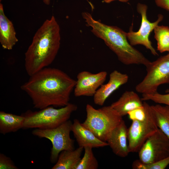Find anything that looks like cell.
Returning <instances> with one entry per match:
<instances>
[{
    "label": "cell",
    "instance_id": "6",
    "mask_svg": "<svg viewBox=\"0 0 169 169\" xmlns=\"http://www.w3.org/2000/svg\"><path fill=\"white\" fill-rule=\"evenodd\" d=\"M72 123L69 120L58 127L51 129H36L32 134L40 138L49 140L52 144L50 161L52 163L56 162L60 153L64 150L74 149V140L71 138Z\"/></svg>",
    "mask_w": 169,
    "mask_h": 169
},
{
    "label": "cell",
    "instance_id": "9",
    "mask_svg": "<svg viewBox=\"0 0 169 169\" xmlns=\"http://www.w3.org/2000/svg\"><path fill=\"white\" fill-rule=\"evenodd\" d=\"M142 163H153L169 156V140L161 131L158 130L144 143L138 151Z\"/></svg>",
    "mask_w": 169,
    "mask_h": 169
},
{
    "label": "cell",
    "instance_id": "17",
    "mask_svg": "<svg viewBox=\"0 0 169 169\" xmlns=\"http://www.w3.org/2000/svg\"><path fill=\"white\" fill-rule=\"evenodd\" d=\"M84 148L79 147L73 150H64L59 154L52 169H75L81 159Z\"/></svg>",
    "mask_w": 169,
    "mask_h": 169
},
{
    "label": "cell",
    "instance_id": "2",
    "mask_svg": "<svg viewBox=\"0 0 169 169\" xmlns=\"http://www.w3.org/2000/svg\"><path fill=\"white\" fill-rule=\"evenodd\" d=\"M59 25L54 16L46 20L35 33L25 54V68L30 76L54 60L60 46Z\"/></svg>",
    "mask_w": 169,
    "mask_h": 169
},
{
    "label": "cell",
    "instance_id": "25",
    "mask_svg": "<svg viewBox=\"0 0 169 169\" xmlns=\"http://www.w3.org/2000/svg\"><path fill=\"white\" fill-rule=\"evenodd\" d=\"M0 169H18L13 161L9 157L4 154H0Z\"/></svg>",
    "mask_w": 169,
    "mask_h": 169
},
{
    "label": "cell",
    "instance_id": "14",
    "mask_svg": "<svg viewBox=\"0 0 169 169\" xmlns=\"http://www.w3.org/2000/svg\"><path fill=\"white\" fill-rule=\"evenodd\" d=\"M72 131L79 147H89L92 148L108 146L106 142L98 139L90 131L84 126L77 119L74 120Z\"/></svg>",
    "mask_w": 169,
    "mask_h": 169
},
{
    "label": "cell",
    "instance_id": "8",
    "mask_svg": "<svg viewBox=\"0 0 169 169\" xmlns=\"http://www.w3.org/2000/svg\"><path fill=\"white\" fill-rule=\"evenodd\" d=\"M146 117L142 120H133L128 129L127 140L130 152H138L145 141L158 129L151 105L143 102Z\"/></svg>",
    "mask_w": 169,
    "mask_h": 169
},
{
    "label": "cell",
    "instance_id": "5",
    "mask_svg": "<svg viewBox=\"0 0 169 169\" xmlns=\"http://www.w3.org/2000/svg\"><path fill=\"white\" fill-rule=\"evenodd\" d=\"M86 117L82 123L102 141L106 142L111 132L123 120L121 116L110 105L95 109L87 104Z\"/></svg>",
    "mask_w": 169,
    "mask_h": 169
},
{
    "label": "cell",
    "instance_id": "22",
    "mask_svg": "<svg viewBox=\"0 0 169 169\" xmlns=\"http://www.w3.org/2000/svg\"><path fill=\"white\" fill-rule=\"evenodd\" d=\"M169 165V156L158 161L148 164L141 162L139 160H135L132 164L134 169H164Z\"/></svg>",
    "mask_w": 169,
    "mask_h": 169
},
{
    "label": "cell",
    "instance_id": "26",
    "mask_svg": "<svg viewBox=\"0 0 169 169\" xmlns=\"http://www.w3.org/2000/svg\"><path fill=\"white\" fill-rule=\"evenodd\" d=\"M159 7L169 11V0H155Z\"/></svg>",
    "mask_w": 169,
    "mask_h": 169
},
{
    "label": "cell",
    "instance_id": "30",
    "mask_svg": "<svg viewBox=\"0 0 169 169\" xmlns=\"http://www.w3.org/2000/svg\"><path fill=\"white\" fill-rule=\"evenodd\" d=\"M168 53H169V51Z\"/></svg>",
    "mask_w": 169,
    "mask_h": 169
},
{
    "label": "cell",
    "instance_id": "1",
    "mask_svg": "<svg viewBox=\"0 0 169 169\" xmlns=\"http://www.w3.org/2000/svg\"><path fill=\"white\" fill-rule=\"evenodd\" d=\"M76 83L63 71L47 67L30 76L21 88L30 98L34 108L40 110L67 105Z\"/></svg>",
    "mask_w": 169,
    "mask_h": 169
},
{
    "label": "cell",
    "instance_id": "24",
    "mask_svg": "<svg viewBox=\"0 0 169 169\" xmlns=\"http://www.w3.org/2000/svg\"><path fill=\"white\" fill-rule=\"evenodd\" d=\"M127 115L129 119L132 121L144 120L146 117V113L144 105L129 111Z\"/></svg>",
    "mask_w": 169,
    "mask_h": 169
},
{
    "label": "cell",
    "instance_id": "10",
    "mask_svg": "<svg viewBox=\"0 0 169 169\" xmlns=\"http://www.w3.org/2000/svg\"><path fill=\"white\" fill-rule=\"evenodd\" d=\"M147 6L146 5L140 3L137 4V11L141 14V25L137 32H134L132 29H130L127 33V38L132 46L142 45L149 50L153 55L156 56L158 55V53L152 46L149 37L151 33L163 20V16L160 14L156 21L151 22L147 18Z\"/></svg>",
    "mask_w": 169,
    "mask_h": 169
},
{
    "label": "cell",
    "instance_id": "28",
    "mask_svg": "<svg viewBox=\"0 0 169 169\" xmlns=\"http://www.w3.org/2000/svg\"><path fill=\"white\" fill-rule=\"evenodd\" d=\"M43 3L46 5H49L50 4V0H43Z\"/></svg>",
    "mask_w": 169,
    "mask_h": 169
},
{
    "label": "cell",
    "instance_id": "18",
    "mask_svg": "<svg viewBox=\"0 0 169 169\" xmlns=\"http://www.w3.org/2000/svg\"><path fill=\"white\" fill-rule=\"evenodd\" d=\"M24 119V117L22 115H19L0 111V133L5 135L15 132L23 128Z\"/></svg>",
    "mask_w": 169,
    "mask_h": 169
},
{
    "label": "cell",
    "instance_id": "29",
    "mask_svg": "<svg viewBox=\"0 0 169 169\" xmlns=\"http://www.w3.org/2000/svg\"><path fill=\"white\" fill-rule=\"evenodd\" d=\"M2 0H0V2H1Z\"/></svg>",
    "mask_w": 169,
    "mask_h": 169
},
{
    "label": "cell",
    "instance_id": "16",
    "mask_svg": "<svg viewBox=\"0 0 169 169\" xmlns=\"http://www.w3.org/2000/svg\"><path fill=\"white\" fill-rule=\"evenodd\" d=\"M142 101L136 92L133 91H126L110 105L123 117L127 115L129 111L143 106Z\"/></svg>",
    "mask_w": 169,
    "mask_h": 169
},
{
    "label": "cell",
    "instance_id": "21",
    "mask_svg": "<svg viewBox=\"0 0 169 169\" xmlns=\"http://www.w3.org/2000/svg\"><path fill=\"white\" fill-rule=\"evenodd\" d=\"M92 148H84V154L75 169H97L99 166L98 161L95 156Z\"/></svg>",
    "mask_w": 169,
    "mask_h": 169
},
{
    "label": "cell",
    "instance_id": "13",
    "mask_svg": "<svg viewBox=\"0 0 169 169\" xmlns=\"http://www.w3.org/2000/svg\"><path fill=\"white\" fill-rule=\"evenodd\" d=\"M128 128L124 121L121 122L112 131L106 142L116 156L126 157L130 153L127 142Z\"/></svg>",
    "mask_w": 169,
    "mask_h": 169
},
{
    "label": "cell",
    "instance_id": "12",
    "mask_svg": "<svg viewBox=\"0 0 169 169\" xmlns=\"http://www.w3.org/2000/svg\"><path fill=\"white\" fill-rule=\"evenodd\" d=\"M129 79L128 75L115 70L110 74L108 82L102 84L93 96L94 103L102 106L106 99L115 91L126 83Z\"/></svg>",
    "mask_w": 169,
    "mask_h": 169
},
{
    "label": "cell",
    "instance_id": "3",
    "mask_svg": "<svg viewBox=\"0 0 169 169\" xmlns=\"http://www.w3.org/2000/svg\"><path fill=\"white\" fill-rule=\"evenodd\" d=\"M86 26L96 37L102 39L117 56L118 60L125 65H143L147 66L151 61L128 41L127 33L119 28L105 24L94 19L89 13L82 14Z\"/></svg>",
    "mask_w": 169,
    "mask_h": 169
},
{
    "label": "cell",
    "instance_id": "15",
    "mask_svg": "<svg viewBox=\"0 0 169 169\" xmlns=\"http://www.w3.org/2000/svg\"><path fill=\"white\" fill-rule=\"evenodd\" d=\"M12 22L5 14L3 6L0 3V43L2 48L11 50L18 42Z\"/></svg>",
    "mask_w": 169,
    "mask_h": 169
},
{
    "label": "cell",
    "instance_id": "23",
    "mask_svg": "<svg viewBox=\"0 0 169 169\" xmlns=\"http://www.w3.org/2000/svg\"><path fill=\"white\" fill-rule=\"evenodd\" d=\"M166 94H161L158 92L153 94H142L141 100L146 101L151 100L160 104L169 106V89L166 90Z\"/></svg>",
    "mask_w": 169,
    "mask_h": 169
},
{
    "label": "cell",
    "instance_id": "11",
    "mask_svg": "<svg viewBox=\"0 0 169 169\" xmlns=\"http://www.w3.org/2000/svg\"><path fill=\"white\" fill-rule=\"evenodd\" d=\"M107 72L102 71L96 74L84 71L79 72L74 91L76 97L94 96L106 80Z\"/></svg>",
    "mask_w": 169,
    "mask_h": 169
},
{
    "label": "cell",
    "instance_id": "27",
    "mask_svg": "<svg viewBox=\"0 0 169 169\" xmlns=\"http://www.w3.org/2000/svg\"><path fill=\"white\" fill-rule=\"evenodd\" d=\"M116 0H118L122 2L126 3L128 2L129 0H103V1L104 3H108Z\"/></svg>",
    "mask_w": 169,
    "mask_h": 169
},
{
    "label": "cell",
    "instance_id": "4",
    "mask_svg": "<svg viewBox=\"0 0 169 169\" xmlns=\"http://www.w3.org/2000/svg\"><path fill=\"white\" fill-rule=\"evenodd\" d=\"M77 109V105L69 103L59 109L49 106L37 111L28 110L22 114L25 118L23 129L56 128L69 120L71 114Z\"/></svg>",
    "mask_w": 169,
    "mask_h": 169
},
{
    "label": "cell",
    "instance_id": "20",
    "mask_svg": "<svg viewBox=\"0 0 169 169\" xmlns=\"http://www.w3.org/2000/svg\"><path fill=\"white\" fill-rule=\"evenodd\" d=\"M157 49L162 53L169 51V27L157 25L154 29Z\"/></svg>",
    "mask_w": 169,
    "mask_h": 169
},
{
    "label": "cell",
    "instance_id": "19",
    "mask_svg": "<svg viewBox=\"0 0 169 169\" xmlns=\"http://www.w3.org/2000/svg\"><path fill=\"white\" fill-rule=\"evenodd\" d=\"M151 106L158 128L169 140V106L158 104Z\"/></svg>",
    "mask_w": 169,
    "mask_h": 169
},
{
    "label": "cell",
    "instance_id": "7",
    "mask_svg": "<svg viewBox=\"0 0 169 169\" xmlns=\"http://www.w3.org/2000/svg\"><path fill=\"white\" fill-rule=\"evenodd\" d=\"M146 74L135 87L136 91L142 94L158 92L159 86L169 84V53L151 62L146 67Z\"/></svg>",
    "mask_w": 169,
    "mask_h": 169
}]
</instances>
